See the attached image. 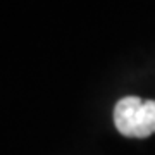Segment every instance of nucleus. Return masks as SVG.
Wrapping results in <instances>:
<instances>
[{
  "label": "nucleus",
  "instance_id": "f257e3e1",
  "mask_svg": "<svg viewBox=\"0 0 155 155\" xmlns=\"http://www.w3.org/2000/svg\"><path fill=\"white\" fill-rule=\"evenodd\" d=\"M114 124L127 138H147L155 133V100L124 97L114 107Z\"/></svg>",
  "mask_w": 155,
  "mask_h": 155
}]
</instances>
